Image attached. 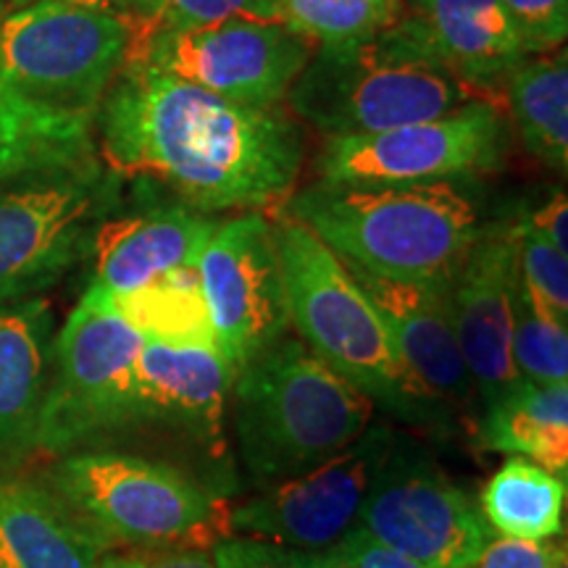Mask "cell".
Listing matches in <instances>:
<instances>
[{
	"label": "cell",
	"mask_w": 568,
	"mask_h": 568,
	"mask_svg": "<svg viewBox=\"0 0 568 568\" xmlns=\"http://www.w3.org/2000/svg\"><path fill=\"white\" fill-rule=\"evenodd\" d=\"M489 529L514 539H550L564 531L566 479L535 460L510 456L481 489Z\"/></svg>",
	"instance_id": "d4e9b609"
},
{
	"label": "cell",
	"mask_w": 568,
	"mask_h": 568,
	"mask_svg": "<svg viewBox=\"0 0 568 568\" xmlns=\"http://www.w3.org/2000/svg\"><path fill=\"white\" fill-rule=\"evenodd\" d=\"M211 558L213 568H332L326 552H305L240 535L219 539Z\"/></svg>",
	"instance_id": "4dcf8cb0"
},
{
	"label": "cell",
	"mask_w": 568,
	"mask_h": 568,
	"mask_svg": "<svg viewBox=\"0 0 568 568\" xmlns=\"http://www.w3.org/2000/svg\"><path fill=\"white\" fill-rule=\"evenodd\" d=\"M138 393L130 435H148L180 450L190 474L226 495L232 456L226 445L234 368L216 345L145 339L138 355Z\"/></svg>",
	"instance_id": "30bf717a"
},
{
	"label": "cell",
	"mask_w": 568,
	"mask_h": 568,
	"mask_svg": "<svg viewBox=\"0 0 568 568\" xmlns=\"http://www.w3.org/2000/svg\"><path fill=\"white\" fill-rule=\"evenodd\" d=\"M518 230L521 216L481 226L447 287L453 326L481 408L518 382L510 358L518 293Z\"/></svg>",
	"instance_id": "2e32d148"
},
{
	"label": "cell",
	"mask_w": 568,
	"mask_h": 568,
	"mask_svg": "<svg viewBox=\"0 0 568 568\" xmlns=\"http://www.w3.org/2000/svg\"><path fill=\"white\" fill-rule=\"evenodd\" d=\"M355 527L424 568H471L493 537L474 497L424 447L400 435L376 471Z\"/></svg>",
	"instance_id": "8fae6325"
},
{
	"label": "cell",
	"mask_w": 568,
	"mask_h": 568,
	"mask_svg": "<svg viewBox=\"0 0 568 568\" xmlns=\"http://www.w3.org/2000/svg\"><path fill=\"white\" fill-rule=\"evenodd\" d=\"M95 151L113 174L169 187L203 213H276L303 169V134L280 109L232 103L124 63L95 111Z\"/></svg>",
	"instance_id": "6da1fadb"
},
{
	"label": "cell",
	"mask_w": 568,
	"mask_h": 568,
	"mask_svg": "<svg viewBox=\"0 0 568 568\" xmlns=\"http://www.w3.org/2000/svg\"><path fill=\"white\" fill-rule=\"evenodd\" d=\"M42 481L109 550H211L230 537L226 495L163 458L84 447L55 456Z\"/></svg>",
	"instance_id": "8992f818"
},
{
	"label": "cell",
	"mask_w": 568,
	"mask_h": 568,
	"mask_svg": "<svg viewBox=\"0 0 568 568\" xmlns=\"http://www.w3.org/2000/svg\"><path fill=\"white\" fill-rule=\"evenodd\" d=\"M408 24L453 74L503 101V82L527 59L500 0H416Z\"/></svg>",
	"instance_id": "ffe728a7"
},
{
	"label": "cell",
	"mask_w": 568,
	"mask_h": 568,
	"mask_svg": "<svg viewBox=\"0 0 568 568\" xmlns=\"http://www.w3.org/2000/svg\"><path fill=\"white\" fill-rule=\"evenodd\" d=\"M53 339L55 318L45 297L0 305V468L38 456Z\"/></svg>",
	"instance_id": "d6986e66"
},
{
	"label": "cell",
	"mask_w": 568,
	"mask_h": 568,
	"mask_svg": "<svg viewBox=\"0 0 568 568\" xmlns=\"http://www.w3.org/2000/svg\"><path fill=\"white\" fill-rule=\"evenodd\" d=\"M98 568H213L211 550H109Z\"/></svg>",
	"instance_id": "836d02e7"
},
{
	"label": "cell",
	"mask_w": 568,
	"mask_h": 568,
	"mask_svg": "<svg viewBox=\"0 0 568 568\" xmlns=\"http://www.w3.org/2000/svg\"><path fill=\"white\" fill-rule=\"evenodd\" d=\"M195 272L216 347L234 374L290 332L272 219L264 213L219 222Z\"/></svg>",
	"instance_id": "9a60e30c"
},
{
	"label": "cell",
	"mask_w": 568,
	"mask_h": 568,
	"mask_svg": "<svg viewBox=\"0 0 568 568\" xmlns=\"http://www.w3.org/2000/svg\"><path fill=\"white\" fill-rule=\"evenodd\" d=\"M527 53H550L566 45L568 0H500Z\"/></svg>",
	"instance_id": "1f68e13d"
},
{
	"label": "cell",
	"mask_w": 568,
	"mask_h": 568,
	"mask_svg": "<svg viewBox=\"0 0 568 568\" xmlns=\"http://www.w3.org/2000/svg\"><path fill=\"white\" fill-rule=\"evenodd\" d=\"M347 268L374 303L403 366L414 376L422 393L453 424L456 418H464L468 424L477 408V387L460 353L447 290L437 284L397 282L353 266Z\"/></svg>",
	"instance_id": "e0dca14e"
},
{
	"label": "cell",
	"mask_w": 568,
	"mask_h": 568,
	"mask_svg": "<svg viewBox=\"0 0 568 568\" xmlns=\"http://www.w3.org/2000/svg\"><path fill=\"white\" fill-rule=\"evenodd\" d=\"M219 219L187 205L109 216L92 237V280L105 295H126L161 276L195 268Z\"/></svg>",
	"instance_id": "ac0fdd59"
},
{
	"label": "cell",
	"mask_w": 568,
	"mask_h": 568,
	"mask_svg": "<svg viewBox=\"0 0 568 568\" xmlns=\"http://www.w3.org/2000/svg\"><path fill=\"white\" fill-rule=\"evenodd\" d=\"M284 101L326 140L426 122L471 103L503 105L437 61L406 13L358 45L314 48Z\"/></svg>",
	"instance_id": "5b68a950"
},
{
	"label": "cell",
	"mask_w": 568,
	"mask_h": 568,
	"mask_svg": "<svg viewBox=\"0 0 568 568\" xmlns=\"http://www.w3.org/2000/svg\"><path fill=\"white\" fill-rule=\"evenodd\" d=\"M556 568H568V564H566V558H560L558 564H556Z\"/></svg>",
	"instance_id": "74e56055"
},
{
	"label": "cell",
	"mask_w": 568,
	"mask_h": 568,
	"mask_svg": "<svg viewBox=\"0 0 568 568\" xmlns=\"http://www.w3.org/2000/svg\"><path fill=\"white\" fill-rule=\"evenodd\" d=\"M374 408L287 332L234 374L240 464L261 487L297 477L364 435Z\"/></svg>",
	"instance_id": "277c9868"
},
{
	"label": "cell",
	"mask_w": 568,
	"mask_h": 568,
	"mask_svg": "<svg viewBox=\"0 0 568 568\" xmlns=\"http://www.w3.org/2000/svg\"><path fill=\"white\" fill-rule=\"evenodd\" d=\"M95 153V116L45 109L0 88V182Z\"/></svg>",
	"instance_id": "603a6c76"
},
{
	"label": "cell",
	"mask_w": 568,
	"mask_h": 568,
	"mask_svg": "<svg viewBox=\"0 0 568 568\" xmlns=\"http://www.w3.org/2000/svg\"><path fill=\"white\" fill-rule=\"evenodd\" d=\"M124 13L32 3L0 19V88L45 109L95 116L130 51Z\"/></svg>",
	"instance_id": "9c48e42d"
},
{
	"label": "cell",
	"mask_w": 568,
	"mask_h": 568,
	"mask_svg": "<svg viewBox=\"0 0 568 568\" xmlns=\"http://www.w3.org/2000/svg\"><path fill=\"white\" fill-rule=\"evenodd\" d=\"M122 176L101 155L0 182V305L40 297L90 255Z\"/></svg>",
	"instance_id": "ba28073f"
},
{
	"label": "cell",
	"mask_w": 568,
	"mask_h": 568,
	"mask_svg": "<svg viewBox=\"0 0 568 568\" xmlns=\"http://www.w3.org/2000/svg\"><path fill=\"white\" fill-rule=\"evenodd\" d=\"M395 439L393 426L374 422L337 456L232 506L230 535L305 552L335 548L358 524L361 506Z\"/></svg>",
	"instance_id": "5bb4252c"
},
{
	"label": "cell",
	"mask_w": 568,
	"mask_h": 568,
	"mask_svg": "<svg viewBox=\"0 0 568 568\" xmlns=\"http://www.w3.org/2000/svg\"><path fill=\"white\" fill-rule=\"evenodd\" d=\"M506 148V109L471 103L426 122L324 140L316 172L324 182H456L493 172L503 163Z\"/></svg>",
	"instance_id": "4fadbf2b"
},
{
	"label": "cell",
	"mask_w": 568,
	"mask_h": 568,
	"mask_svg": "<svg viewBox=\"0 0 568 568\" xmlns=\"http://www.w3.org/2000/svg\"><path fill=\"white\" fill-rule=\"evenodd\" d=\"M329 564H332V560H329ZM332 568H337V566H335V564H332Z\"/></svg>",
	"instance_id": "f35d334b"
},
{
	"label": "cell",
	"mask_w": 568,
	"mask_h": 568,
	"mask_svg": "<svg viewBox=\"0 0 568 568\" xmlns=\"http://www.w3.org/2000/svg\"><path fill=\"white\" fill-rule=\"evenodd\" d=\"M503 109L514 119L524 148L564 174L568 166V61L566 45L524 59L503 82Z\"/></svg>",
	"instance_id": "cb8c5ba5"
},
{
	"label": "cell",
	"mask_w": 568,
	"mask_h": 568,
	"mask_svg": "<svg viewBox=\"0 0 568 568\" xmlns=\"http://www.w3.org/2000/svg\"><path fill=\"white\" fill-rule=\"evenodd\" d=\"M314 45L280 19H226L130 40L140 63L232 103L274 109L287 98Z\"/></svg>",
	"instance_id": "7c38bea8"
},
{
	"label": "cell",
	"mask_w": 568,
	"mask_h": 568,
	"mask_svg": "<svg viewBox=\"0 0 568 568\" xmlns=\"http://www.w3.org/2000/svg\"><path fill=\"white\" fill-rule=\"evenodd\" d=\"M284 305L297 339L374 406L429 432L453 422L403 366L385 322L343 258L287 211L272 213Z\"/></svg>",
	"instance_id": "3957f363"
},
{
	"label": "cell",
	"mask_w": 568,
	"mask_h": 568,
	"mask_svg": "<svg viewBox=\"0 0 568 568\" xmlns=\"http://www.w3.org/2000/svg\"><path fill=\"white\" fill-rule=\"evenodd\" d=\"M510 358L518 379L535 385H568V329L542 322L524 301L521 287L514 305Z\"/></svg>",
	"instance_id": "f546056e"
},
{
	"label": "cell",
	"mask_w": 568,
	"mask_h": 568,
	"mask_svg": "<svg viewBox=\"0 0 568 568\" xmlns=\"http://www.w3.org/2000/svg\"><path fill=\"white\" fill-rule=\"evenodd\" d=\"M518 287L542 322L568 329V253L524 226V219L518 230Z\"/></svg>",
	"instance_id": "f1b7e54d"
},
{
	"label": "cell",
	"mask_w": 568,
	"mask_h": 568,
	"mask_svg": "<svg viewBox=\"0 0 568 568\" xmlns=\"http://www.w3.org/2000/svg\"><path fill=\"white\" fill-rule=\"evenodd\" d=\"M103 552L45 481L0 468V568H98Z\"/></svg>",
	"instance_id": "44dd1931"
},
{
	"label": "cell",
	"mask_w": 568,
	"mask_h": 568,
	"mask_svg": "<svg viewBox=\"0 0 568 568\" xmlns=\"http://www.w3.org/2000/svg\"><path fill=\"white\" fill-rule=\"evenodd\" d=\"M347 266L397 282L450 287L481 230L477 203L456 182L308 184L284 209Z\"/></svg>",
	"instance_id": "7a4b0ae2"
},
{
	"label": "cell",
	"mask_w": 568,
	"mask_h": 568,
	"mask_svg": "<svg viewBox=\"0 0 568 568\" xmlns=\"http://www.w3.org/2000/svg\"><path fill=\"white\" fill-rule=\"evenodd\" d=\"M142 343L111 297L90 284L53 339L38 453L55 458L130 435Z\"/></svg>",
	"instance_id": "52a82bcc"
},
{
	"label": "cell",
	"mask_w": 568,
	"mask_h": 568,
	"mask_svg": "<svg viewBox=\"0 0 568 568\" xmlns=\"http://www.w3.org/2000/svg\"><path fill=\"white\" fill-rule=\"evenodd\" d=\"M113 308L145 339L216 345L209 305L195 268H182L126 295H109Z\"/></svg>",
	"instance_id": "484cf974"
},
{
	"label": "cell",
	"mask_w": 568,
	"mask_h": 568,
	"mask_svg": "<svg viewBox=\"0 0 568 568\" xmlns=\"http://www.w3.org/2000/svg\"><path fill=\"white\" fill-rule=\"evenodd\" d=\"M32 3H74V6H88V9L119 11V0H9V9H21V6H32Z\"/></svg>",
	"instance_id": "d590c367"
},
{
	"label": "cell",
	"mask_w": 568,
	"mask_h": 568,
	"mask_svg": "<svg viewBox=\"0 0 568 568\" xmlns=\"http://www.w3.org/2000/svg\"><path fill=\"white\" fill-rule=\"evenodd\" d=\"M6 11H9V0H0V19H3Z\"/></svg>",
	"instance_id": "8d00e7d4"
},
{
	"label": "cell",
	"mask_w": 568,
	"mask_h": 568,
	"mask_svg": "<svg viewBox=\"0 0 568 568\" xmlns=\"http://www.w3.org/2000/svg\"><path fill=\"white\" fill-rule=\"evenodd\" d=\"M403 0H280V19L314 48H351L389 30Z\"/></svg>",
	"instance_id": "4316f807"
},
{
	"label": "cell",
	"mask_w": 568,
	"mask_h": 568,
	"mask_svg": "<svg viewBox=\"0 0 568 568\" xmlns=\"http://www.w3.org/2000/svg\"><path fill=\"white\" fill-rule=\"evenodd\" d=\"M474 435L485 450L529 458L566 479L568 385H535L518 379L481 408Z\"/></svg>",
	"instance_id": "7402d4cb"
},
{
	"label": "cell",
	"mask_w": 568,
	"mask_h": 568,
	"mask_svg": "<svg viewBox=\"0 0 568 568\" xmlns=\"http://www.w3.org/2000/svg\"><path fill=\"white\" fill-rule=\"evenodd\" d=\"M560 558L566 548L548 539L489 537L471 568H556Z\"/></svg>",
	"instance_id": "d6a6232c"
},
{
	"label": "cell",
	"mask_w": 568,
	"mask_h": 568,
	"mask_svg": "<svg viewBox=\"0 0 568 568\" xmlns=\"http://www.w3.org/2000/svg\"><path fill=\"white\" fill-rule=\"evenodd\" d=\"M524 226L548 240L560 253H568V201L566 193H556L548 203L539 205L529 216H521Z\"/></svg>",
	"instance_id": "e575fe53"
},
{
	"label": "cell",
	"mask_w": 568,
	"mask_h": 568,
	"mask_svg": "<svg viewBox=\"0 0 568 568\" xmlns=\"http://www.w3.org/2000/svg\"><path fill=\"white\" fill-rule=\"evenodd\" d=\"M132 40L226 19H280V0H119ZM282 21V19H280Z\"/></svg>",
	"instance_id": "83f0119b"
}]
</instances>
